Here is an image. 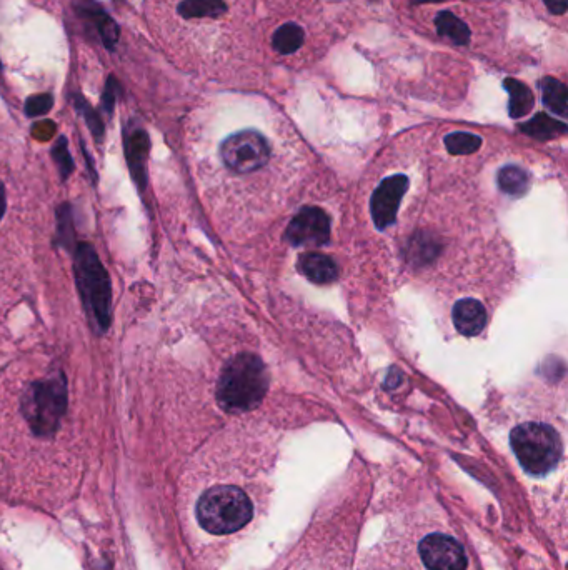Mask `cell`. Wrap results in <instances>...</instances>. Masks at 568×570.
<instances>
[{
    "mask_svg": "<svg viewBox=\"0 0 568 570\" xmlns=\"http://www.w3.org/2000/svg\"><path fill=\"white\" fill-rule=\"evenodd\" d=\"M407 187L409 179L405 175H392L382 180V184L375 189L370 200V210L377 229L384 230L394 224Z\"/></svg>",
    "mask_w": 568,
    "mask_h": 570,
    "instance_id": "9",
    "label": "cell"
},
{
    "mask_svg": "<svg viewBox=\"0 0 568 570\" xmlns=\"http://www.w3.org/2000/svg\"><path fill=\"white\" fill-rule=\"evenodd\" d=\"M520 130L524 134L534 137V139L550 140L559 137V135H564L567 132V125L554 119V117H550V115L544 114V112H540V114L535 115L534 119L520 125Z\"/></svg>",
    "mask_w": 568,
    "mask_h": 570,
    "instance_id": "17",
    "label": "cell"
},
{
    "mask_svg": "<svg viewBox=\"0 0 568 570\" xmlns=\"http://www.w3.org/2000/svg\"><path fill=\"white\" fill-rule=\"evenodd\" d=\"M54 105V97L50 94H35L25 100V114L29 117H40L50 112Z\"/></svg>",
    "mask_w": 568,
    "mask_h": 570,
    "instance_id": "22",
    "label": "cell"
},
{
    "mask_svg": "<svg viewBox=\"0 0 568 570\" xmlns=\"http://www.w3.org/2000/svg\"><path fill=\"white\" fill-rule=\"evenodd\" d=\"M74 105L75 109L79 110L80 115L84 117L87 125H89L92 134L97 135V137H102V134H104V122L100 119L99 112L80 94L74 95Z\"/></svg>",
    "mask_w": 568,
    "mask_h": 570,
    "instance_id": "21",
    "label": "cell"
},
{
    "mask_svg": "<svg viewBox=\"0 0 568 570\" xmlns=\"http://www.w3.org/2000/svg\"><path fill=\"white\" fill-rule=\"evenodd\" d=\"M539 89L545 107H547L550 112H554L555 115L567 117V85H565L564 82H560L559 79H555V77H544V79L539 82Z\"/></svg>",
    "mask_w": 568,
    "mask_h": 570,
    "instance_id": "15",
    "label": "cell"
},
{
    "mask_svg": "<svg viewBox=\"0 0 568 570\" xmlns=\"http://www.w3.org/2000/svg\"><path fill=\"white\" fill-rule=\"evenodd\" d=\"M452 317H454L455 329L467 337L479 335L487 324V310L479 300L475 299L459 300L455 304Z\"/></svg>",
    "mask_w": 568,
    "mask_h": 570,
    "instance_id": "11",
    "label": "cell"
},
{
    "mask_svg": "<svg viewBox=\"0 0 568 570\" xmlns=\"http://www.w3.org/2000/svg\"><path fill=\"white\" fill-rule=\"evenodd\" d=\"M120 85L114 75H109L105 80L104 94H102V109L107 114H112L115 107V100L119 97Z\"/></svg>",
    "mask_w": 568,
    "mask_h": 570,
    "instance_id": "23",
    "label": "cell"
},
{
    "mask_svg": "<svg viewBox=\"0 0 568 570\" xmlns=\"http://www.w3.org/2000/svg\"><path fill=\"white\" fill-rule=\"evenodd\" d=\"M54 157L64 174L72 170V159H70L69 150H67V140L64 137H60L59 142L55 144Z\"/></svg>",
    "mask_w": 568,
    "mask_h": 570,
    "instance_id": "24",
    "label": "cell"
},
{
    "mask_svg": "<svg viewBox=\"0 0 568 570\" xmlns=\"http://www.w3.org/2000/svg\"><path fill=\"white\" fill-rule=\"evenodd\" d=\"M4 212H5V192H4V187H2V184H0V219L4 217Z\"/></svg>",
    "mask_w": 568,
    "mask_h": 570,
    "instance_id": "26",
    "label": "cell"
},
{
    "mask_svg": "<svg viewBox=\"0 0 568 570\" xmlns=\"http://www.w3.org/2000/svg\"><path fill=\"white\" fill-rule=\"evenodd\" d=\"M299 270L315 284H332L339 277V267L334 260L324 254L307 252L300 255Z\"/></svg>",
    "mask_w": 568,
    "mask_h": 570,
    "instance_id": "12",
    "label": "cell"
},
{
    "mask_svg": "<svg viewBox=\"0 0 568 570\" xmlns=\"http://www.w3.org/2000/svg\"><path fill=\"white\" fill-rule=\"evenodd\" d=\"M182 19H215L227 12L225 0H182L177 5Z\"/></svg>",
    "mask_w": 568,
    "mask_h": 570,
    "instance_id": "16",
    "label": "cell"
},
{
    "mask_svg": "<svg viewBox=\"0 0 568 570\" xmlns=\"http://www.w3.org/2000/svg\"><path fill=\"white\" fill-rule=\"evenodd\" d=\"M435 29L440 37L449 39L455 45H469L472 39L469 25L450 10H440L439 14L435 15Z\"/></svg>",
    "mask_w": 568,
    "mask_h": 570,
    "instance_id": "13",
    "label": "cell"
},
{
    "mask_svg": "<svg viewBox=\"0 0 568 570\" xmlns=\"http://www.w3.org/2000/svg\"><path fill=\"white\" fill-rule=\"evenodd\" d=\"M365 570H479L467 545L432 519H405L367 557Z\"/></svg>",
    "mask_w": 568,
    "mask_h": 570,
    "instance_id": "1",
    "label": "cell"
},
{
    "mask_svg": "<svg viewBox=\"0 0 568 570\" xmlns=\"http://www.w3.org/2000/svg\"><path fill=\"white\" fill-rule=\"evenodd\" d=\"M67 394L62 375L30 385L24 397V414L30 427L40 435L54 434L64 415Z\"/></svg>",
    "mask_w": 568,
    "mask_h": 570,
    "instance_id": "6",
    "label": "cell"
},
{
    "mask_svg": "<svg viewBox=\"0 0 568 570\" xmlns=\"http://www.w3.org/2000/svg\"><path fill=\"white\" fill-rule=\"evenodd\" d=\"M74 269L85 309L100 330L107 329L110 325L109 275L89 244L77 247Z\"/></svg>",
    "mask_w": 568,
    "mask_h": 570,
    "instance_id": "5",
    "label": "cell"
},
{
    "mask_svg": "<svg viewBox=\"0 0 568 570\" xmlns=\"http://www.w3.org/2000/svg\"><path fill=\"white\" fill-rule=\"evenodd\" d=\"M544 4L554 15H564L568 9V0H544Z\"/></svg>",
    "mask_w": 568,
    "mask_h": 570,
    "instance_id": "25",
    "label": "cell"
},
{
    "mask_svg": "<svg viewBox=\"0 0 568 570\" xmlns=\"http://www.w3.org/2000/svg\"><path fill=\"white\" fill-rule=\"evenodd\" d=\"M304 29L295 22H287L275 30L272 37V47L280 55L294 54L304 44Z\"/></svg>",
    "mask_w": 568,
    "mask_h": 570,
    "instance_id": "18",
    "label": "cell"
},
{
    "mask_svg": "<svg viewBox=\"0 0 568 570\" xmlns=\"http://www.w3.org/2000/svg\"><path fill=\"white\" fill-rule=\"evenodd\" d=\"M414 4H434V2H444V0H410Z\"/></svg>",
    "mask_w": 568,
    "mask_h": 570,
    "instance_id": "27",
    "label": "cell"
},
{
    "mask_svg": "<svg viewBox=\"0 0 568 570\" xmlns=\"http://www.w3.org/2000/svg\"><path fill=\"white\" fill-rule=\"evenodd\" d=\"M220 157L235 174H252L269 164L270 145L257 130H240L222 142Z\"/></svg>",
    "mask_w": 568,
    "mask_h": 570,
    "instance_id": "7",
    "label": "cell"
},
{
    "mask_svg": "<svg viewBox=\"0 0 568 570\" xmlns=\"http://www.w3.org/2000/svg\"><path fill=\"white\" fill-rule=\"evenodd\" d=\"M287 240L295 247H320L330 240L329 215L317 207H305L287 229Z\"/></svg>",
    "mask_w": 568,
    "mask_h": 570,
    "instance_id": "8",
    "label": "cell"
},
{
    "mask_svg": "<svg viewBox=\"0 0 568 570\" xmlns=\"http://www.w3.org/2000/svg\"><path fill=\"white\" fill-rule=\"evenodd\" d=\"M75 9L80 19L92 27L95 35L99 37L100 44L110 52H114L120 39V27L117 22L95 2H82Z\"/></svg>",
    "mask_w": 568,
    "mask_h": 570,
    "instance_id": "10",
    "label": "cell"
},
{
    "mask_svg": "<svg viewBox=\"0 0 568 570\" xmlns=\"http://www.w3.org/2000/svg\"><path fill=\"white\" fill-rule=\"evenodd\" d=\"M510 445L525 472L535 477L552 472L564 454L559 432L539 422H527L515 427L510 434Z\"/></svg>",
    "mask_w": 568,
    "mask_h": 570,
    "instance_id": "4",
    "label": "cell"
},
{
    "mask_svg": "<svg viewBox=\"0 0 568 570\" xmlns=\"http://www.w3.org/2000/svg\"><path fill=\"white\" fill-rule=\"evenodd\" d=\"M482 139L479 135L470 134V132H454L445 137V147L450 154L467 155L474 154L480 149Z\"/></svg>",
    "mask_w": 568,
    "mask_h": 570,
    "instance_id": "20",
    "label": "cell"
},
{
    "mask_svg": "<svg viewBox=\"0 0 568 570\" xmlns=\"http://www.w3.org/2000/svg\"><path fill=\"white\" fill-rule=\"evenodd\" d=\"M499 187L510 197H522L529 189V175L517 165H507L499 172Z\"/></svg>",
    "mask_w": 568,
    "mask_h": 570,
    "instance_id": "19",
    "label": "cell"
},
{
    "mask_svg": "<svg viewBox=\"0 0 568 570\" xmlns=\"http://www.w3.org/2000/svg\"><path fill=\"white\" fill-rule=\"evenodd\" d=\"M269 382V372L260 357L254 354L237 355L220 374L217 400L227 412H247L264 400Z\"/></svg>",
    "mask_w": 568,
    "mask_h": 570,
    "instance_id": "2",
    "label": "cell"
},
{
    "mask_svg": "<svg viewBox=\"0 0 568 570\" xmlns=\"http://www.w3.org/2000/svg\"><path fill=\"white\" fill-rule=\"evenodd\" d=\"M197 520L205 532L227 535L239 532L254 517V504L235 485H215L197 502Z\"/></svg>",
    "mask_w": 568,
    "mask_h": 570,
    "instance_id": "3",
    "label": "cell"
},
{
    "mask_svg": "<svg viewBox=\"0 0 568 570\" xmlns=\"http://www.w3.org/2000/svg\"><path fill=\"white\" fill-rule=\"evenodd\" d=\"M504 89L509 92V114L512 119H522L534 109L535 99L532 90L514 77L504 80Z\"/></svg>",
    "mask_w": 568,
    "mask_h": 570,
    "instance_id": "14",
    "label": "cell"
}]
</instances>
